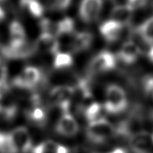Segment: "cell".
Segmentation results:
<instances>
[{
  "instance_id": "cell-14",
  "label": "cell",
  "mask_w": 153,
  "mask_h": 153,
  "mask_svg": "<svg viewBox=\"0 0 153 153\" xmlns=\"http://www.w3.org/2000/svg\"><path fill=\"white\" fill-rule=\"evenodd\" d=\"M59 45L55 37L47 35V34H42L38 39L36 43L35 48L36 50L41 53H58L59 51Z\"/></svg>"
},
{
  "instance_id": "cell-9",
  "label": "cell",
  "mask_w": 153,
  "mask_h": 153,
  "mask_svg": "<svg viewBox=\"0 0 153 153\" xmlns=\"http://www.w3.org/2000/svg\"><path fill=\"white\" fill-rule=\"evenodd\" d=\"M57 133L66 137H73L79 132V124L69 111H63L55 126Z\"/></svg>"
},
{
  "instance_id": "cell-25",
  "label": "cell",
  "mask_w": 153,
  "mask_h": 153,
  "mask_svg": "<svg viewBox=\"0 0 153 153\" xmlns=\"http://www.w3.org/2000/svg\"><path fill=\"white\" fill-rule=\"evenodd\" d=\"M146 57L151 63H153V45L150 46L149 50L146 52Z\"/></svg>"
},
{
  "instance_id": "cell-3",
  "label": "cell",
  "mask_w": 153,
  "mask_h": 153,
  "mask_svg": "<svg viewBox=\"0 0 153 153\" xmlns=\"http://www.w3.org/2000/svg\"><path fill=\"white\" fill-rule=\"evenodd\" d=\"M87 139L95 144H103L115 137V126L105 118L89 122L86 128Z\"/></svg>"
},
{
  "instance_id": "cell-26",
  "label": "cell",
  "mask_w": 153,
  "mask_h": 153,
  "mask_svg": "<svg viewBox=\"0 0 153 153\" xmlns=\"http://www.w3.org/2000/svg\"><path fill=\"white\" fill-rule=\"evenodd\" d=\"M75 153H96L91 151L90 149H87V148H84V147H80V148H77L75 151Z\"/></svg>"
},
{
  "instance_id": "cell-7",
  "label": "cell",
  "mask_w": 153,
  "mask_h": 153,
  "mask_svg": "<svg viewBox=\"0 0 153 153\" xmlns=\"http://www.w3.org/2000/svg\"><path fill=\"white\" fill-rule=\"evenodd\" d=\"M73 95V87L67 85H60L51 89L49 94L50 102L59 105L63 111H69V105Z\"/></svg>"
},
{
  "instance_id": "cell-22",
  "label": "cell",
  "mask_w": 153,
  "mask_h": 153,
  "mask_svg": "<svg viewBox=\"0 0 153 153\" xmlns=\"http://www.w3.org/2000/svg\"><path fill=\"white\" fill-rule=\"evenodd\" d=\"M74 29V22L73 21L69 18L66 17L59 23L57 24V31H58V36L64 34L72 33Z\"/></svg>"
},
{
  "instance_id": "cell-10",
  "label": "cell",
  "mask_w": 153,
  "mask_h": 153,
  "mask_svg": "<svg viewBox=\"0 0 153 153\" xmlns=\"http://www.w3.org/2000/svg\"><path fill=\"white\" fill-rule=\"evenodd\" d=\"M142 49L133 40H128L122 45L116 58L124 64L130 65L136 63L139 57L142 55Z\"/></svg>"
},
{
  "instance_id": "cell-21",
  "label": "cell",
  "mask_w": 153,
  "mask_h": 153,
  "mask_svg": "<svg viewBox=\"0 0 153 153\" xmlns=\"http://www.w3.org/2000/svg\"><path fill=\"white\" fill-rule=\"evenodd\" d=\"M28 118L35 123H43L46 118L45 111L40 106H35L30 110L28 114Z\"/></svg>"
},
{
  "instance_id": "cell-28",
  "label": "cell",
  "mask_w": 153,
  "mask_h": 153,
  "mask_svg": "<svg viewBox=\"0 0 153 153\" xmlns=\"http://www.w3.org/2000/svg\"><path fill=\"white\" fill-rule=\"evenodd\" d=\"M5 16H6V14H5V12H4V8L0 6V22H1L2 21H4V19L5 18Z\"/></svg>"
},
{
  "instance_id": "cell-29",
  "label": "cell",
  "mask_w": 153,
  "mask_h": 153,
  "mask_svg": "<svg viewBox=\"0 0 153 153\" xmlns=\"http://www.w3.org/2000/svg\"><path fill=\"white\" fill-rule=\"evenodd\" d=\"M2 104H3V98H2V96L0 95V110L2 109Z\"/></svg>"
},
{
  "instance_id": "cell-20",
  "label": "cell",
  "mask_w": 153,
  "mask_h": 153,
  "mask_svg": "<svg viewBox=\"0 0 153 153\" xmlns=\"http://www.w3.org/2000/svg\"><path fill=\"white\" fill-rule=\"evenodd\" d=\"M72 4V0H47V6L55 12L66 11Z\"/></svg>"
},
{
  "instance_id": "cell-12",
  "label": "cell",
  "mask_w": 153,
  "mask_h": 153,
  "mask_svg": "<svg viewBox=\"0 0 153 153\" xmlns=\"http://www.w3.org/2000/svg\"><path fill=\"white\" fill-rule=\"evenodd\" d=\"M123 26L112 20H108L100 25V32L105 40L109 43L120 40L123 30Z\"/></svg>"
},
{
  "instance_id": "cell-23",
  "label": "cell",
  "mask_w": 153,
  "mask_h": 153,
  "mask_svg": "<svg viewBox=\"0 0 153 153\" xmlns=\"http://www.w3.org/2000/svg\"><path fill=\"white\" fill-rule=\"evenodd\" d=\"M142 88L146 96H153V74L143 76L142 79Z\"/></svg>"
},
{
  "instance_id": "cell-11",
  "label": "cell",
  "mask_w": 153,
  "mask_h": 153,
  "mask_svg": "<svg viewBox=\"0 0 153 153\" xmlns=\"http://www.w3.org/2000/svg\"><path fill=\"white\" fill-rule=\"evenodd\" d=\"M41 79V73L40 69L34 66L26 67L21 75L17 79L15 83L17 86L22 88L30 89L36 87Z\"/></svg>"
},
{
  "instance_id": "cell-19",
  "label": "cell",
  "mask_w": 153,
  "mask_h": 153,
  "mask_svg": "<svg viewBox=\"0 0 153 153\" xmlns=\"http://www.w3.org/2000/svg\"><path fill=\"white\" fill-rule=\"evenodd\" d=\"M0 153H17L14 149L9 133L0 132Z\"/></svg>"
},
{
  "instance_id": "cell-18",
  "label": "cell",
  "mask_w": 153,
  "mask_h": 153,
  "mask_svg": "<svg viewBox=\"0 0 153 153\" xmlns=\"http://www.w3.org/2000/svg\"><path fill=\"white\" fill-rule=\"evenodd\" d=\"M73 58L72 54L68 52L59 51L54 54L53 67L56 69H64L73 65Z\"/></svg>"
},
{
  "instance_id": "cell-6",
  "label": "cell",
  "mask_w": 153,
  "mask_h": 153,
  "mask_svg": "<svg viewBox=\"0 0 153 153\" xmlns=\"http://www.w3.org/2000/svg\"><path fill=\"white\" fill-rule=\"evenodd\" d=\"M12 143L17 153H25L32 149V140L26 127H17L9 133Z\"/></svg>"
},
{
  "instance_id": "cell-8",
  "label": "cell",
  "mask_w": 153,
  "mask_h": 153,
  "mask_svg": "<svg viewBox=\"0 0 153 153\" xmlns=\"http://www.w3.org/2000/svg\"><path fill=\"white\" fill-rule=\"evenodd\" d=\"M128 145L133 153H150L153 148V133L141 131L128 138Z\"/></svg>"
},
{
  "instance_id": "cell-16",
  "label": "cell",
  "mask_w": 153,
  "mask_h": 153,
  "mask_svg": "<svg viewBox=\"0 0 153 153\" xmlns=\"http://www.w3.org/2000/svg\"><path fill=\"white\" fill-rule=\"evenodd\" d=\"M137 33L143 43L148 45H153V16L148 17L137 29Z\"/></svg>"
},
{
  "instance_id": "cell-15",
  "label": "cell",
  "mask_w": 153,
  "mask_h": 153,
  "mask_svg": "<svg viewBox=\"0 0 153 153\" xmlns=\"http://www.w3.org/2000/svg\"><path fill=\"white\" fill-rule=\"evenodd\" d=\"M93 40V35L88 31H82L76 34L72 42V50L76 53L84 52L91 46Z\"/></svg>"
},
{
  "instance_id": "cell-27",
  "label": "cell",
  "mask_w": 153,
  "mask_h": 153,
  "mask_svg": "<svg viewBox=\"0 0 153 153\" xmlns=\"http://www.w3.org/2000/svg\"><path fill=\"white\" fill-rule=\"evenodd\" d=\"M109 153H128L127 151L123 147H116L114 150H112L111 152H110Z\"/></svg>"
},
{
  "instance_id": "cell-30",
  "label": "cell",
  "mask_w": 153,
  "mask_h": 153,
  "mask_svg": "<svg viewBox=\"0 0 153 153\" xmlns=\"http://www.w3.org/2000/svg\"><path fill=\"white\" fill-rule=\"evenodd\" d=\"M150 119H151V120H152V122L153 123V110L151 112V114H150Z\"/></svg>"
},
{
  "instance_id": "cell-5",
  "label": "cell",
  "mask_w": 153,
  "mask_h": 153,
  "mask_svg": "<svg viewBox=\"0 0 153 153\" xmlns=\"http://www.w3.org/2000/svg\"><path fill=\"white\" fill-rule=\"evenodd\" d=\"M103 8V0H81L78 16L85 23H92L98 19Z\"/></svg>"
},
{
  "instance_id": "cell-1",
  "label": "cell",
  "mask_w": 153,
  "mask_h": 153,
  "mask_svg": "<svg viewBox=\"0 0 153 153\" xmlns=\"http://www.w3.org/2000/svg\"><path fill=\"white\" fill-rule=\"evenodd\" d=\"M145 119L143 117L141 107L135 106L128 116L120 121L115 126V137L126 138L128 140L133 134L143 131V123Z\"/></svg>"
},
{
  "instance_id": "cell-31",
  "label": "cell",
  "mask_w": 153,
  "mask_h": 153,
  "mask_svg": "<svg viewBox=\"0 0 153 153\" xmlns=\"http://www.w3.org/2000/svg\"><path fill=\"white\" fill-rule=\"evenodd\" d=\"M2 1H4V0H0V2H2Z\"/></svg>"
},
{
  "instance_id": "cell-17",
  "label": "cell",
  "mask_w": 153,
  "mask_h": 153,
  "mask_svg": "<svg viewBox=\"0 0 153 153\" xmlns=\"http://www.w3.org/2000/svg\"><path fill=\"white\" fill-rule=\"evenodd\" d=\"M104 111V108L102 104L98 102H91L85 106L83 110L85 118L89 122H92L95 120H100L102 117V113Z\"/></svg>"
},
{
  "instance_id": "cell-24",
  "label": "cell",
  "mask_w": 153,
  "mask_h": 153,
  "mask_svg": "<svg viewBox=\"0 0 153 153\" xmlns=\"http://www.w3.org/2000/svg\"><path fill=\"white\" fill-rule=\"evenodd\" d=\"M53 153H70V151L66 146L56 143Z\"/></svg>"
},
{
  "instance_id": "cell-13",
  "label": "cell",
  "mask_w": 153,
  "mask_h": 153,
  "mask_svg": "<svg viewBox=\"0 0 153 153\" xmlns=\"http://www.w3.org/2000/svg\"><path fill=\"white\" fill-rule=\"evenodd\" d=\"M133 13V7L129 4L117 5L111 10L110 15V20L120 23L122 26H125L129 23L132 19Z\"/></svg>"
},
{
  "instance_id": "cell-4",
  "label": "cell",
  "mask_w": 153,
  "mask_h": 153,
  "mask_svg": "<svg viewBox=\"0 0 153 153\" xmlns=\"http://www.w3.org/2000/svg\"><path fill=\"white\" fill-rule=\"evenodd\" d=\"M117 58L109 50H101L91 60L88 71L91 75H100L113 71L117 65Z\"/></svg>"
},
{
  "instance_id": "cell-2",
  "label": "cell",
  "mask_w": 153,
  "mask_h": 153,
  "mask_svg": "<svg viewBox=\"0 0 153 153\" xmlns=\"http://www.w3.org/2000/svg\"><path fill=\"white\" fill-rule=\"evenodd\" d=\"M128 97L122 87L116 84L108 85L105 90V100L102 105L104 111L110 114H119L128 108Z\"/></svg>"
}]
</instances>
